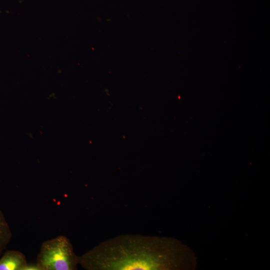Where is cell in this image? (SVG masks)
<instances>
[{"label":"cell","mask_w":270,"mask_h":270,"mask_svg":"<svg viewBox=\"0 0 270 270\" xmlns=\"http://www.w3.org/2000/svg\"><path fill=\"white\" fill-rule=\"evenodd\" d=\"M170 238L126 234L100 243L78 256L86 270H176L188 268L191 256Z\"/></svg>","instance_id":"6da1fadb"},{"label":"cell","mask_w":270,"mask_h":270,"mask_svg":"<svg viewBox=\"0 0 270 270\" xmlns=\"http://www.w3.org/2000/svg\"><path fill=\"white\" fill-rule=\"evenodd\" d=\"M24 270H40V268L36 263L35 264H28Z\"/></svg>","instance_id":"5b68a950"},{"label":"cell","mask_w":270,"mask_h":270,"mask_svg":"<svg viewBox=\"0 0 270 270\" xmlns=\"http://www.w3.org/2000/svg\"><path fill=\"white\" fill-rule=\"evenodd\" d=\"M12 238V232L4 216L0 210V256Z\"/></svg>","instance_id":"277c9868"},{"label":"cell","mask_w":270,"mask_h":270,"mask_svg":"<svg viewBox=\"0 0 270 270\" xmlns=\"http://www.w3.org/2000/svg\"><path fill=\"white\" fill-rule=\"evenodd\" d=\"M28 264L24 254L18 250H6L0 258V270H24Z\"/></svg>","instance_id":"3957f363"},{"label":"cell","mask_w":270,"mask_h":270,"mask_svg":"<svg viewBox=\"0 0 270 270\" xmlns=\"http://www.w3.org/2000/svg\"><path fill=\"white\" fill-rule=\"evenodd\" d=\"M36 264L40 270H76L78 256L70 240L58 236L42 243Z\"/></svg>","instance_id":"7a4b0ae2"}]
</instances>
